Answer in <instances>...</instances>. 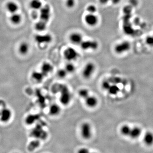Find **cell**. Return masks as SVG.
Listing matches in <instances>:
<instances>
[{"label": "cell", "mask_w": 153, "mask_h": 153, "mask_svg": "<svg viewBox=\"0 0 153 153\" xmlns=\"http://www.w3.org/2000/svg\"><path fill=\"white\" fill-rule=\"evenodd\" d=\"M80 45L81 48L84 50H97L99 47V44L97 41L91 40H83Z\"/></svg>", "instance_id": "277c9868"}, {"label": "cell", "mask_w": 153, "mask_h": 153, "mask_svg": "<svg viewBox=\"0 0 153 153\" xmlns=\"http://www.w3.org/2000/svg\"><path fill=\"white\" fill-rule=\"evenodd\" d=\"M78 56L79 54L78 52L72 47H67L64 52V58L68 62H72L76 60L78 58Z\"/></svg>", "instance_id": "7a4b0ae2"}, {"label": "cell", "mask_w": 153, "mask_h": 153, "mask_svg": "<svg viewBox=\"0 0 153 153\" xmlns=\"http://www.w3.org/2000/svg\"><path fill=\"white\" fill-rule=\"evenodd\" d=\"M34 39L35 41L38 44H44L50 43L52 40V36L49 34L44 35L38 34L35 36Z\"/></svg>", "instance_id": "ba28073f"}, {"label": "cell", "mask_w": 153, "mask_h": 153, "mask_svg": "<svg viewBox=\"0 0 153 153\" xmlns=\"http://www.w3.org/2000/svg\"><path fill=\"white\" fill-rule=\"evenodd\" d=\"M111 85V84H110L109 82L105 81L103 82L102 83V88L103 89L107 91V90L109 89V88L110 87Z\"/></svg>", "instance_id": "4dcf8cb0"}, {"label": "cell", "mask_w": 153, "mask_h": 153, "mask_svg": "<svg viewBox=\"0 0 153 153\" xmlns=\"http://www.w3.org/2000/svg\"><path fill=\"white\" fill-rule=\"evenodd\" d=\"M85 100V104L87 106L90 108L95 107L98 104V101L97 98L94 96H89Z\"/></svg>", "instance_id": "7c38bea8"}, {"label": "cell", "mask_w": 153, "mask_h": 153, "mask_svg": "<svg viewBox=\"0 0 153 153\" xmlns=\"http://www.w3.org/2000/svg\"><path fill=\"white\" fill-rule=\"evenodd\" d=\"M79 153H87L89 152V150L86 148H82L78 151Z\"/></svg>", "instance_id": "d6a6232c"}, {"label": "cell", "mask_w": 153, "mask_h": 153, "mask_svg": "<svg viewBox=\"0 0 153 153\" xmlns=\"http://www.w3.org/2000/svg\"><path fill=\"white\" fill-rule=\"evenodd\" d=\"M111 1L114 5H117V4H119L120 3V2L121 1V0H111Z\"/></svg>", "instance_id": "d590c367"}, {"label": "cell", "mask_w": 153, "mask_h": 153, "mask_svg": "<svg viewBox=\"0 0 153 153\" xmlns=\"http://www.w3.org/2000/svg\"><path fill=\"white\" fill-rule=\"evenodd\" d=\"M22 16L20 14L17 13L12 14L10 17V21L13 24L18 25L21 22Z\"/></svg>", "instance_id": "ac0fdd59"}, {"label": "cell", "mask_w": 153, "mask_h": 153, "mask_svg": "<svg viewBox=\"0 0 153 153\" xmlns=\"http://www.w3.org/2000/svg\"><path fill=\"white\" fill-rule=\"evenodd\" d=\"M78 95L79 96L85 100L87 97L89 95V92L88 89H81L78 91Z\"/></svg>", "instance_id": "d4e9b609"}, {"label": "cell", "mask_w": 153, "mask_h": 153, "mask_svg": "<svg viewBox=\"0 0 153 153\" xmlns=\"http://www.w3.org/2000/svg\"><path fill=\"white\" fill-rule=\"evenodd\" d=\"M95 70V66L92 62L87 63L83 68L82 75L85 79H89L91 77Z\"/></svg>", "instance_id": "8992f818"}, {"label": "cell", "mask_w": 153, "mask_h": 153, "mask_svg": "<svg viewBox=\"0 0 153 153\" xmlns=\"http://www.w3.org/2000/svg\"><path fill=\"white\" fill-rule=\"evenodd\" d=\"M67 72L65 70V68H62L59 69L57 72V75L59 78H65L67 74Z\"/></svg>", "instance_id": "83f0119b"}, {"label": "cell", "mask_w": 153, "mask_h": 153, "mask_svg": "<svg viewBox=\"0 0 153 153\" xmlns=\"http://www.w3.org/2000/svg\"><path fill=\"white\" fill-rule=\"evenodd\" d=\"M107 91H108L110 95H117L119 93V89L118 87L116 85H111L109 89L107 90Z\"/></svg>", "instance_id": "cb8c5ba5"}, {"label": "cell", "mask_w": 153, "mask_h": 153, "mask_svg": "<svg viewBox=\"0 0 153 153\" xmlns=\"http://www.w3.org/2000/svg\"><path fill=\"white\" fill-rule=\"evenodd\" d=\"M69 40L73 44L80 45L83 40V37L81 34L79 32H72L69 35Z\"/></svg>", "instance_id": "8fae6325"}, {"label": "cell", "mask_w": 153, "mask_h": 153, "mask_svg": "<svg viewBox=\"0 0 153 153\" xmlns=\"http://www.w3.org/2000/svg\"><path fill=\"white\" fill-rule=\"evenodd\" d=\"M64 68L68 73H72L75 70V66L72 63H70V62L65 65Z\"/></svg>", "instance_id": "484cf974"}, {"label": "cell", "mask_w": 153, "mask_h": 153, "mask_svg": "<svg viewBox=\"0 0 153 153\" xmlns=\"http://www.w3.org/2000/svg\"><path fill=\"white\" fill-rule=\"evenodd\" d=\"M31 76L32 78L37 82H41L45 77V76L41 71H34L32 73Z\"/></svg>", "instance_id": "e0dca14e"}, {"label": "cell", "mask_w": 153, "mask_h": 153, "mask_svg": "<svg viewBox=\"0 0 153 153\" xmlns=\"http://www.w3.org/2000/svg\"><path fill=\"white\" fill-rule=\"evenodd\" d=\"M142 133L141 129L138 126L131 128L129 137L135 139L138 138L140 136Z\"/></svg>", "instance_id": "2e32d148"}, {"label": "cell", "mask_w": 153, "mask_h": 153, "mask_svg": "<svg viewBox=\"0 0 153 153\" xmlns=\"http://www.w3.org/2000/svg\"><path fill=\"white\" fill-rule=\"evenodd\" d=\"M86 9L88 13H91V14H95L97 11V8L93 4L89 5L87 7Z\"/></svg>", "instance_id": "4316f807"}, {"label": "cell", "mask_w": 153, "mask_h": 153, "mask_svg": "<svg viewBox=\"0 0 153 153\" xmlns=\"http://www.w3.org/2000/svg\"><path fill=\"white\" fill-rule=\"evenodd\" d=\"M99 3L102 5H105L109 2L111 0H98Z\"/></svg>", "instance_id": "e575fe53"}, {"label": "cell", "mask_w": 153, "mask_h": 153, "mask_svg": "<svg viewBox=\"0 0 153 153\" xmlns=\"http://www.w3.org/2000/svg\"><path fill=\"white\" fill-rule=\"evenodd\" d=\"M132 7L131 5H127L123 8V12L125 14H130L132 12Z\"/></svg>", "instance_id": "f546056e"}, {"label": "cell", "mask_w": 153, "mask_h": 153, "mask_svg": "<svg viewBox=\"0 0 153 153\" xmlns=\"http://www.w3.org/2000/svg\"><path fill=\"white\" fill-rule=\"evenodd\" d=\"M146 42L149 45L153 46V37H148L146 39Z\"/></svg>", "instance_id": "1f68e13d"}, {"label": "cell", "mask_w": 153, "mask_h": 153, "mask_svg": "<svg viewBox=\"0 0 153 153\" xmlns=\"http://www.w3.org/2000/svg\"><path fill=\"white\" fill-rule=\"evenodd\" d=\"M46 27H47V23L41 20H40L39 21L37 22L35 25V29L37 31L40 32H42L45 30Z\"/></svg>", "instance_id": "44dd1931"}, {"label": "cell", "mask_w": 153, "mask_h": 153, "mask_svg": "<svg viewBox=\"0 0 153 153\" xmlns=\"http://www.w3.org/2000/svg\"><path fill=\"white\" fill-rule=\"evenodd\" d=\"M61 111L60 106L56 104L51 105L49 109V113L52 116H56L59 115Z\"/></svg>", "instance_id": "9a60e30c"}, {"label": "cell", "mask_w": 153, "mask_h": 153, "mask_svg": "<svg viewBox=\"0 0 153 153\" xmlns=\"http://www.w3.org/2000/svg\"><path fill=\"white\" fill-rule=\"evenodd\" d=\"M131 127L127 125H123L120 129V133L124 136H129Z\"/></svg>", "instance_id": "603a6c76"}, {"label": "cell", "mask_w": 153, "mask_h": 153, "mask_svg": "<svg viewBox=\"0 0 153 153\" xmlns=\"http://www.w3.org/2000/svg\"><path fill=\"white\" fill-rule=\"evenodd\" d=\"M53 66L48 62H44L41 66V72L45 76H46L52 72Z\"/></svg>", "instance_id": "4fadbf2b"}, {"label": "cell", "mask_w": 153, "mask_h": 153, "mask_svg": "<svg viewBox=\"0 0 153 153\" xmlns=\"http://www.w3.org/2000/svg\"><path fill=\"white\" fill-rule=\"evenodd\" d=\"M144 143L147 146H151L153 144V133L151 132L146 133L143 138Z\"/></svg>", "instance_id": "d6986e66"}, {"label": "cell", "mask_w": 153, "mask_h": 153, "mask_svg": "<svg viewBox=\"0 0 153 153\" xmlns=\"http://www.w3.org/2000/svg\"><path fill=\"white\" fill-rule=\"evenodd\" d=\"M30 6L32 9L36 11L40 10L43 7L40 0H31L30 3Z\"/></svg>", "instance_id": "ffe728a7"}, {"label": "cell", "mask_w": 153, "mask_h": 153, "mask_svg": "<svg viewBox=\"0 0 153 153\" xmlns=\"http://www.w3.org/2000/svg\"><path fill=\"white\" fill-rule=\"evenodd\" d=\"M40 20L48 23L50 21L51 16V9L48 5H45L40 9L39 15Z\"/></svg>", "instance_id": "5b68a950"}, {"label": "cell", "mask_w": 153, "mask_h": 153, "mask_svg": "<svg viewBox=\"0 0 153 153\" xmlns=\"http://www.w3.org/2000/svg\"><path fill=\"white\" fill-rule=\"evenodd\" d=\"M29 50V44L26 42H23L21 43L18 48V51L22 55L27 54Z\"/></svg>", "instance_id": "7402d4cb"}, {"label": "cell", "mask_w": 153, "mask_h": 153, "mask_svg": "<svg viewBox=\"0 0 153 153\" xmlns=\"http://www.w3.org/2000/svg\"><path fill=\"white\" fill-rule=\"evenodd\" d=\"M84 21L87 25L89 26L94 27L98 24L99 18L95 14L88 13L85 16Z\"/></svg>", "instance_id": "9c48e42d"}, {"label": "cell", "mask_w": 153, "mask_h": 153, "mask_svg": "<svg viewBox=\"0 0 153 153\" xmlns=\"http://www.w3.org/2000/svg\"><path fill=\"white\" fill-rule=\"evenodd\" d=\"M75 0H66V5L67 7L72 9L75 6Z\"/></svg>", "instance_id": "f1b7e54d"}, {"label": "cell", "mask_w": 153, "mask_h": 153, "mask_svg": "<svg viewBox=\"0 0 153 153\" xmlns=\"http://www.w3.org/2000/svg\"><path fill=\"white\" fill-rule=\"evenodd\" d=\"M6 8L7 10L9 13L13 14V13H17L19 9V7L15 2L10 1L6 3Z\"/></svg>", "instance_id": "5bb4252c"}, {"label": "cell", "mask_w": 153, "mask_h": 153, "mask_svg": "<svg viewBox=\"0 0 153 153\" xmlns=\"http://www.w3.org/2000/svg\"><path fill=\"white\" fill-rule=\"evenodd\" d=\"M131 47V44L128 41H123L115 45L114 50L117 54H122L129 51Z\"/></svg>", "instance_id": "52a82bcc"}, {"label": "cell", "mask_w": 153, "mask_h": 153, "mask_svg": "<svg viewBox=\"0 0 153 153\" xmlns=\"http://www.w3.org/2000/svg\"><path fill=\"white\" fill-rule=\"evenodd\" d=\"M12 117V111L10 109L4 107L0 111V121L2 123H8Z\"/></svg>", "instance_id": "30bf717a"}, {"label": "cell", "mask_w": 153, "mask_h": 153, "mask_svg": "<svg viewBox=\"0 0 153 153\" xmlns=\"http://www.w3.org/2000/svg\"><path fill=\"white\" fill-rule=\"evenodd\" d=\"M131 6L133 7L134 6H136L138 4V0H130L129 1Z\"/></svg>", "instance_id": "836d02e7"}, {"label": "cell", "mask_w": 153, "mask_h": 153, "mask_svg": "<svg viewBox=\"0 0 153 153\" xmlns=\"http://www.w3.org/2000/svg\"><path fill=\"white\" fill-rule=\"evenodd\" d=\"M92 129L89 123H83L81 126V134L83 138L88 140L92 136Z\"/></svg>", "instance_id": "3957f363"}, {"label": "cell", "mask_w": 153, "mask_h": 153, "mask_svg": "<svg viewBox=\"0 0 153 153\" xmlns=\"http://www.w3.org/2000/svg\"><path fill=\"white\" fill-rule=\"evenodd\" d=\"M60 93V103L64 105H67L70 103L72 99L71 93L66 86L61 85L59 88Z\"/></svg>", "instance_id": "6da1fadb"}]
</instances>
